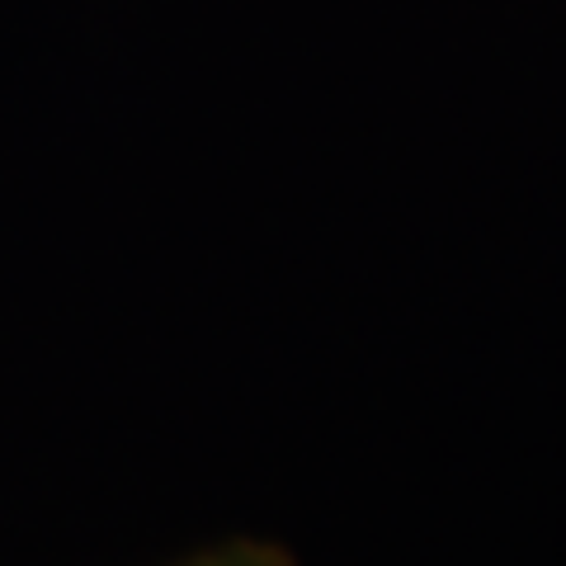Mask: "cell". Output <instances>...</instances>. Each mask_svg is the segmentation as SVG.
Here are the masks:
<instances>
[{"label":"cell","instance_id":"cell-1","mask_svg":"<svg viewBox=\"0 0 566 566\" xmlns=\"http://www.w3.org/2000/svg\"><path fill=\"white\" fill-rule=\"evenodd\" d=\"M180 566H297V562L270 543H227V547H212V553L189 557Z\"/></svg>","mask_w":566,"mask_h":566}]
</instances>
